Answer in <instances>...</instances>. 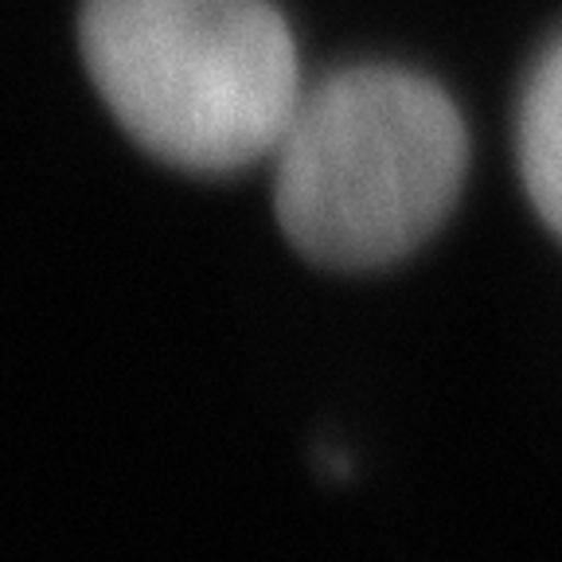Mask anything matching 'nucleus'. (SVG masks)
I'll list each match as a JSON object with an SVG mask.
<instances>
[{
  "label": "nucleus",
  "instance_id": "nucleus-3",
  "mask_svg": "<svg viewBox=\"0 0 562 562\" xmlns=\"http://www.w3.org/2000/svg\"><path fill=\"white\" fill-rule=\"evenodd\" d=\"M519 172L536 211L562 235V40L543 55L519 102Z\"/></svg>",
  "mask_w": 562,
  "mask_h": 562
},
{
  "label": "nucleus",
  "instance_id": "nucleus-1",
  "mask_svg": "<svg viewBox=\"0 0 562 562\" xmlns=\"http://www.w3.org/2000/svg\"><path fill=\"white\" fill-rule=\"evenodd\" d=\"M273 165L278 227L325 270L414 255L453 211L469 133L426 75L360 63L305 87Z\"/></svg>",
  "mask_w": 562,
  "mask_h": 562
},
{
  "label": "nucleus",
  "instance_id": "nucleus-2",
  "mask_svg": "<svg viewBox=\"0 0 562 562\" xmlns=\"http://www.w3.org/2000/svg\"><path fill=\"white\" fill-rule=\"evenodd\" d=\"M79 52L114 122L195 176L270 160L305 94L297 40L270 0H87Z\"/></svg>",
  "mask_w": 562,
  "mask_h": 562
}]
</instances>
